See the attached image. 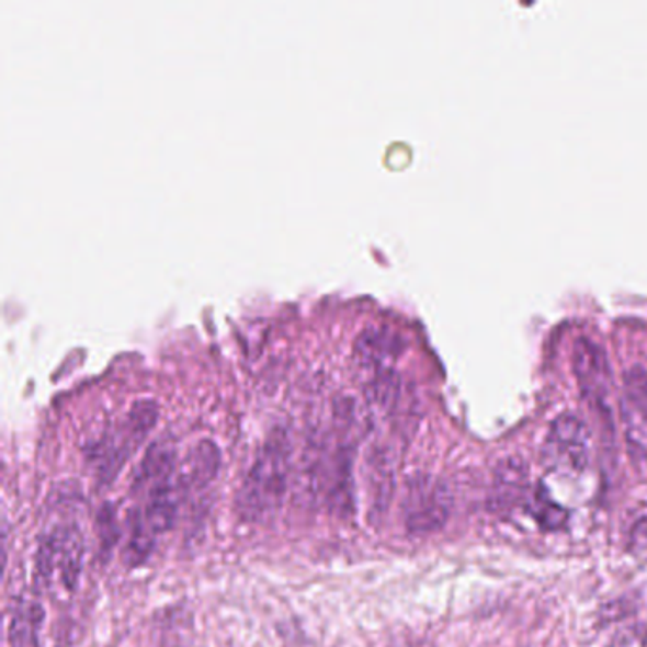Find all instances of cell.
<instances>
[{
	"mask_svg": "<svg viewBox=\"0 0 647 647\" xmlns=\"http://www.w3.org/2000/svg\"><path fill=\"white\" fill-rule=\"evenodd\" d=\"M291 444L283 433H274L262 446L253 467L243 479L236 507L241 521L272 519L287 493Z\"/></svg>",
	"mask_w": 647,
	"mask_h": 647,
	"instance_id": "obj_1",
	"label": "cell"
},
{
	"mask_svg": "<svg viewBox=\"0 0 647 647\" xmlns=\"http://www.w3.org/2000/svg\"><path fill=\"white\" fill-rule=\"evenodd\" d=\"M158 415L160 410L152 399L134 402L122 422L116 423L113 430L106 431L98 443L92 444L90 464L99 485H111L121 475L124 465L155 430Z\"/></svg>",
	"mask_w": 647,
	"mask_h": 647,
	"instance_id": "obj_2",
	"label": "cell"
},
{
	"mask_svg": "<svg viewBox=\"0 0 647 647\" xmlns=\"http://www.w3.org/2000/svg\"><path fill=\"white\" fill-rule=\"evenodd\" d=\"M84 534L78 524H56L38 542L35 577L46 589L72 592L84 566Z\"/></svg>",
	"mask_w": 647,
	"mask_h": 647,
	"instance_id": "obj_3",
	"label": "cell"
},
{
	"mask_svg": "<svg viewBox=\"0 0 647 647\" xmlns=\"http://www.w3.org/2000/svg\"><path fill=\"white\" fill-rule=\"evenodd\" d=\"M402 521L412 535H430L446 524L452 511V493L443 480L415 475L402 493Z\"/></svg>",
	"mask_w": 647,
	"mask_h": 647,
	"instance_id": "obj_4",
	"label": "cell"
},
{
	"mask_svg": "<svg viewBox=\"0 0 647 647\" xmlns=\"http://www.w3.org/2000/svg\"><path fill=\"white\" fill-rule=\"evenodd\" d=\"M589 425L576 415H563L550 423L543 443V464L550 472L583 473L591 464Z\"/></svg>",
	"mask_w": 647,
	"mask_h": 647,
	"instance_id": "obj_5",
	"label": "cell"
},
{
	"mask_svg": "<svg viewBox=\"0 0 647 647\" xmlns=\"http://www.w3.org/2000/svg\"><path fill=\"white\" fill-rule=\"evenodd\" d=\"M574 368L581 394L591 405L592 412L599 416L608 430H612L613 374L604 350L587 338L577 340Z\"/></svg>",
	"mask_w": 647,
	"mask_h": 647,
	"instance_id": "obj_6",
	"label": "cell"
},
{
	"mask_svg": "<svg viewBox=\"0 0 647 647\" xmlns=\"http://www.w3.org/2000/svg\"><path fill=\"white\" fill-rule=\"evenodd\" d=\"M621 423L634 459H647V368L633 366L623 378Z\"/></svg>",
	"mask_w": 647,
	"mask_h": 647,
	"instance_id": "obj_7",
	"label": "cell"
},
{
	"mask_svg": "<svg viewBox=\"0 0 647 647\" xmlns=\"http://www.w3.org/2000/svg\"><path fill=\"white\" fill-rule=\"evenodd\" d=\"M220 462V451L213 441L204 439L191 449L179 469V477L183 480L186 492L202 490L205 486L212 485L213 480L217 479Z\"/></svg>",
	"mask_w": 647,
	"mask_h": 647,
	"instance_id": "obj_8",
	"label": "cell"
},
{
	"mask_svg": "<svg viewBox=\"0 0 647 647\" xmlns=\"http://www.w3.org/2000/svg\"><path fill=\"white\" fill-rule=\"evenodd\" d=\"M527 472L521 459H506L496 469L492 507L496 511H511L526 496Z\"/></svg>",
	"mask_w": 647,
	"mask_h": 647,
	"instance_id": "obj_9",
	"label": "cell"
},
{
	"mask_svg": "<svg viewBox=\"0 0 647 647\" xmlns=\"http://www.w3.org/2000/svg\"><path fill=\"white\" fill-rule=\"evenodd\" d=\"M399 353V337L387 329H366L355 340V357L365 366L386 371L387 363H391Z\"/></svg>",
	"mask_w": 647,
	"mask_h": 647,
	"instance_id": "obj_10",
	"label": "cell"
},
{
	"mask_svg": "<svg viewBox=\"0 0 647 647\" xmlns=\"http://www.w3.org/2000/svg\"><path fill=\"white\" fill-rule=\"evenodd\" d=\"M44 623L43 605L38 602H23L15 608L8 623V646H41V628Z\"/></svg>",
	"mask_w": 647,
	"mask_h": 647,
	"instance_id": "obj_11",
	"label": "cell"
},
{
	"mask_svg": "<svg viewBox=\"0 0 647 647\" xmlns=\"http://www.w3.org/2000/svg\"><path fill=\"white\" fill-rule=\"evenodd\" d=\"M98 534L99 543H101V549L109 550L113 549L116 537L121 535L118 524H116V514L111 506H105L99 511L98 517Z\"/></svg>",
	"mask_w": 647,
	"mask_h": 647,
	"instance_id": "obj_12",
	"label": "cell"
},
{
	"mask_svg": "<svg viewBox=\"0 0 647 647\" xmlns=\"http://www.w3.org/2000/svg\"><path fill=\"white\" fill-rule=\"evenodd\" d=\"M535 507H537L535 517H537V521L542 522L543 526H563L566 517H568V513L564 511L563 507L555 506L553 501L545 500V498H537Z\"/></svg>",
	"mask_w": 647,
	"mask_h": 647,
	"instance_id": "obj_13",
	"label": "cell"
}]
</instances>
